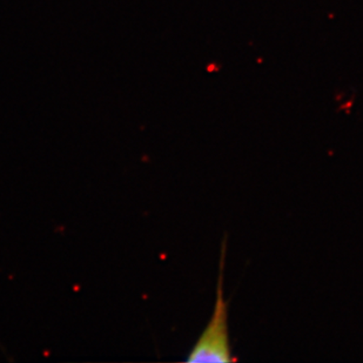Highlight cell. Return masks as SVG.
Returning <instances> with one entry per match:
<instances>
[{
    "label": "cell",
    "mask_w": 363,
    "mask_h": 363,
    "mask_svg": "<svg viewBox=\"0 0 363 363\" xmlns=\"http://www.w3.org/2000/svg\"><path fill=\"white\" fill-rule=\"evenodd\" d=\"M223 262L220 271L216 302L212 319L202 333L196 346L187 357L189 362H232L235 361L232 355L228 337V308L223 298Z\"/></svg>",
    "instance_id": "6da1fadb"
}]
</instances>
